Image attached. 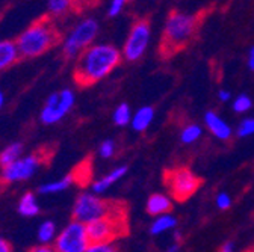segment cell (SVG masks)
Listing matches in <instances>:
<instances>
[{
	"label": "cell",
	"instance_id": "cell-29",
	"mask_svg": "<svg viewBox=\"0 0 254 252\" xmlns=\"http://www.w3.org/2000/svg\"><path fill=\"white\" fill-rule=\"evenodd\" d=\"M100 0H73V9L74 12H83L86 9H91L97 5Z\"/></svg>",
	"mask_w": 254,
	"mask_h": 252
},
{
	"label": "cell",
	"instance_id": "cell-7",
	"mask_svg": "<svg viewBox=\"0 0 254 252\" xmlns=\"http://www.w3.org/2000/svg\"><path fill=\"white\" fill-rule=\"evenodd\" d=\"M164 183L173 200L183 202L198 191L201 178L188 168H173L164 172Z\"/></svg>",
	"mask_w": 254,
	"mask_h": 252
},
{
	"label": "cell",
	"instance_id": "cell-1",
	"mask_svg": "<svg viewBox=\"0 0 254 252\" xmlns=\"http://www.w3.org/2000/svg\"><path fill=\"white\" fill-rule=\"evenodd\" d=\"M121 62V53L111 44H92L76 60L73 79L77 86L88 88L103 80Z\"/></svg>",
	"mask_w": 254,
	"mask_h": 252
},
{
	"label": "cell",
	"instance_id": "cell-6",
	"mask_svg": "<svg viewBox=\"0 0 254 252\" xmlns=\"http://www.w3.org/2000/svg\"><path fill=\"white\" fill-rule=\"evenodd\" d=\"M97 34H99V23L94 18H83L70 30L68 35L64 38V43H62L64 59H67V60L77 59V56L83 50L92 46Z\"/></svg>",
	"mask_w": 254,
	"mask_h": 252
},
{
	"label": "cell",
	"instance_id": "cell-32",
	"mask_svg": "<svg viewBox=\"0 0 254 252\" xmlns=\"http://www.w3.org/2000/svg\"><path fill=\"white\" fill-rule=\"evenodd\" d=\"M79 171H80V169H79V168H76V171L73 172V175H74V181H80V184H83V181L86 183V180H85L83 177H82V178H79ZM82 175H85L86 178H89V175H91V168H88L85 172H82Z\"/></svg>",
	"mask_w": 254,
	"mask_h": 252
},
{
	"label": "cell",
	"instance_id": "cell-30",
	"mask_svg": "<svg viewBox=\"0 0 254 252\" xmlns=\"http://www.w3.org/2000/svg\"><path fill=\"white\" fill-rule=\"evenodd\" d=\"M129 2V0H111V5H109V9H108V15L109 17H117L123 8L126 6V3Z\"/></svg>",
	"mask_w": 254,
	"mask_h": 252
},
{
	"label": "cell",
	"instance_id": "cell-20",
	"mask_svg": "<svg viewBox=\"0 0 254 252\" xmlns=\"http://www.w3.org/2000/svg\"><path fill=\"white\" fill-rule=\"evenodd\" d=\"M58 236V228H56V224L52 222V220H44V222L40 225L38 228V242L43 243V245H50L55 242Z\"/></svg>",
	"mask_w": 254,
	"mask_h": 252
},
{
	"label": "cell",
	"instance_id": "cell-8",
	"mask_svg": "<svg viewBox=\"0 0 254 252\" xmlns=\"http://www.w3.org/2000/svg\"><path fill=\"white\" fill-rule=\"evenodd\" d=\"M49 157H50L49 148H41L35 152L23 157V159L20 157V159H17L11 165L2 168L0 178H2L3 183L26 181L38 171V168L49 159Z\"/></svg>",
	"mask_w": 254,
	"mask_h": 252
},
{
	"label": "cell",
	"instance_id": "cell-27",
	"mask_svg": "<svg viewBox=\"0 0 254 252\" xmlns=\"http://www.w3.org/2000/svg\"><path fill=\"white\" fill-rule=\"evenodd\" d=\"M115 142L112 139H108L105 142H102V145L99 147V154L103 159H111V157L115 154Z\"/></svg>",
	"mask_w": 254,
	"mask_h": 252
},
{
	"label": "cell",
	"instance_id": "cell-40",
	"mask_svg": "<svg viewBox=\"0 0 254 252\" xmlns=\"http://www.w3.org/2000/svg\"><path fill=\"white\" fill-rule=\"evenodd\" d=\"M250 252H254V249H251V251H250Z\"/></svg>",
	"mask_w": 254,
	"mask_h": 252
},
{
	"label": "cell",
	"instance_id": "cell-3",
	"mask_svg": "<svg viewBox=\"0 0 254 252\" xmlns=\"http://www.w3.org/2000/svg\"><path fill=\"white\" fill-rule=\"evenodd\" d=\"M198 15H190L180 11H173L164 26L161 40V54L164 57L173 56L183 50L192 41L198 29Z\"/></svg>",
	"mask_w": 254,
	"mask_h": 252
},
{
	"label": "cell",
	"instance_id": "cell-12",
	"mask_svg": "<svg viewBox=\"0 0 254 252\" xmlns=\"http://www.w3.org/2000/svg\"><path fill=\"white\" fill-rule=\"evenodd\" d=\"M204 122H206L207 130L219 141H229L232 138V127L226 122V119L221 118L216 112L213 110L206 112Z\"/></svg>",
	"mask_w": 254,
	"mask_h": 252
},
{
	"label": "cell",
	"instance_id": "cell-39",
	"mask_svg": "<svg viewBox=\"0 0 254 252\" xmlns=\"http://www.w3.org/2000/svg\"><path fill=\"white\" fill-rule=\"evenodd\" d=\"M177 249H179V246H173L171 249H168V252H177Z\"/></svg>",
	"mask_w": 254,
	"mask_h": 252
},
{
	"label": "cell",
	"instance_id": "cell-21",
	"mask_svg": "<svg viewBox=\"0 0 254 252\" xmlns=\"http://www.w3.org/2000/svg\"><path fill=\"white\" fill-rule=\"evenodd\" d=\"M49 15L52 17H64L73 9V0H47Z\"/></svg>",
	"mask_w": 254,
	"mask_h": 252
},
{
	"label": "cell",
	"instance_id": "cell-19",
	"mask_svg": "<svg viewBox=\"0 0 254 252\" xmlns=\"http://www.w3.org/2000/svg\"><path fill=\"white\" fill-rule=\"evenodd\" d=\"M21 152H23V145L20 142L9 144L2 152H0V166L5 168V166L11 165L12 162H15L17 159H20Z\"/></svg>",
	"mask_w": 254,
	"mask_h": 252
},
{
	"label": "cell",
	"instance_id": "cell-5",
	"mask_svg": "<svg viewBox=\"0 0 254 252\" xmlns=\"http://www.w3.org/2000/svg\"><path fill=\"white\" fill-rule=\"evenodd\" d=\"M86 231L91 243H112L129 233L127 211L109 214L86 224Z\"/></svg>",
	"mask_w": 254,
	"mask_h": 252
},
{
	"label": "cell",
	"instance_id": "cell-41",
	"mask_svg": "<svg viewBox=\"0 0 254 252\" xmlns=\"http://www.w3.org/2000/svg\"><path fill=\"white\" fill-rule=\"evenodd\" d=\"M129 2H130V0H129Z\"/></svg>",
	"mask_w": 254,
	"mask_h": 252
},
{
	"label": "cell",
	"instance_id": "cell-11",
	"mask_svg": "<svg viewBox=\"0 0 254 252\" xmlns=\"http://www.w3.org/2000/svg\"><path fill=\"white\" fill-rule=\"evenodd\" d=\"M74 106V92L70 89H62L53 92L46 100V104L41 109V122L46 125H52L65 118L67 113Z\"/></svg>",
	"mask_w": 254,
	"mask_h": 252
},
{
	"label": "cell",
	"instance_id": "cell-14",
	"mask_svg": "<svg viewBox=\"0 0 254 252\" xmlns=\"http://www.w3.org/2000/svg\"><path fill=\"white\" fill-rule=\"evenodd\" d=\"M153 118H154V109L151 106H142L135 112V115L130 121V125L135 132L142 133L151 125Z\"/></svg>",
	"mask_w": 254,
	"mask_h": 252
},
{
	"label": "cell",
	"instance_id": "cell-23",
	"mask_svg": "<svg viewBox=\"0 0 254 252\" xmlns=\"http://www.w3.org/2000/svg\"><path fill=\"white\" fill-rule=\"evenodd\" d=\"M114 122L118 125V127H124V125L127 124H130L132 121V110L129 107V104H126V103H121L115 107L114 110Z\"/></svg>",
	"mask_w": 254,
	"mask_h": 252
},
{
	"label": "cell",
	"instance_id": "cell-16",
	"mask_svg": "<svg viewBox=\"0 0 254 252\" xmlns=\"http://www.w3.org/2000/svg\"><path fill=\"white\" fill-rule=\"evenodd\" d=\"M126 172H127V166H118V168H115L108 175H105L103 178H100L99 181H95L92 184V192L94 194H103L105 191H108V189L114 183H117L121 177H124Z\"/></svg>",
	"mask_w": 254,
	"mask_h": 252
},
{
	"label": "cell",
	"instance_id": "cell-31",
	"mask_svg": "<svg viewBox=\"0 0 254 252\" xmlns=\"http://www.w3.org/2000/svg\"><path fill=\"white\" fill-rule=\"evenodd\" d=\"M216 204H218V207H219V208L226 210V208H229V207H230L232 200H230V197H229L227 194H219V195H218V198H216Z\"/></svg>",
	"mask_w": 254,
	"mask_h": 252
},
{
	"label": "cell",
	"instance_id": "cell-33",
	"mask_svg": "<svg viewBox=\"0 0 254 252\" xmlns=\"http://www.w3.org/2000/svg\"><path fill=\"white\" fill-rule=\"evenodd\" d=\"M218 99L221 100V101H230V99H232V92L230 91H227V89H219L218 91Z\"/></svg>",
	"mask_w": 254,
	"mask_h": 252
},
{
	"label": "cell",
	"instance_id": "cell-36",
	"mask_svg": "<svg viewBox=\"0 0 254 252\" xmlns=\"http://www.w3.org/2000/svg\"><path fill=\"white\" fill-rule=\"evenodd\" d=\"M248 68L251 71H254V46L248 51Z\"/></svg>",
	"mask_w": 254,
	"mask_h": 252
},
{
	"label": "cell",
	"instance_id": "cell-24",
	"mask_svg": "<svg viewBox=\"0 0 254 252\" xmlns=\"http://www.w3.org/2000/svg\"><path fill=\"white\" fill-rule=\"evenodd\" d=\"M176 227V219L173 216H161L154 220V224L151 225V234H159L162 231H167L170 228Z\"/></svg>",
	"mask_w": 254,
	"mask_h": 252
},
{
	"label": "cell",
	"instance_id": "cell-28",
	"mask_svg": "<svg viewBox=\"0 0 254 252\" xmlns=\"http://www.w3.org/2000/svg\"><path fill=\"white\" fill-rule=\"evenodd\" d=\"M85 252H118V249L112 243H89Z\"/></svg>",
	"mask_w": 254,
	"mask_h": 252
},
{
	"label": "cell",
	"instance_id": "cell-25",
	"mask_svg": "<svg viewBox=\"0 0 254 252\" xmlns=\"http://www.w3.org/2000/svg\"><path fill=\"white\" fill-rule=\"evenodd\" d=\"M253 107V100L250 99V96L247 94H241L233 100V110L236 113H245Z\"/></svg>",
	"mask_w": 254,
	"mask_h": 252
},
{
	"label": "cell",
	"instance_id": "cell-9",
	"mask_svg": "<svg viewBox=\"0 0 254 252\" xmlns=\"http://www.w3.org/2000/svg\"><path fill=\"white\" fill-rule=\"evenodd\" d=\"M151 38V24L147 18L136 20L132 27L130 32L127 35V40L124 43L123 49V57L129 62H136L139 60L144 53L147 51V47L150 44Z\"/></svg>",
	"mask_w": 254,
	"mask_h": 252
},
{
	"label": "cell",
	"instance_id": "cell-37",
	"mask_svg": "<svg viewBox=\"0 0 254 252\" xmlns=\"http://www.w3.org/2000/svg\"><path fill=\"white\" fill-rule=\"evenodd\" d=\"M233 251V245L232 243H226L224 246H222L221 252H232Z\"/></svg>",
	"mask_w": 254,
	"mask_h": 252
},
{
	"label": "cell",
	"instance_id": "cell-38",
	"mask_svg": "<svg viewBox=\"0 0 254 252\" xmlns=\"http://www.w3.org/2000/svg\"><path fill=\"white\" fill-rule=\"evenodd\" d=\"M3 101H5V99H3V92L0 91V109H2V106H3Z\"/></svg>",
	"mask_w": 254,
	"mask_h": 252
},
{
	"label": "cell",
	"instance_id": "cell-26",
	"mask_svg": "<svg viewBox=\"0 0 254 252\" xmlns=\"http://www.w3.org/2000/svg\"><path fill=\"white\" fill-rule=\"evenodd\" d=\"M236 135L239 138H248L254 135V118H245L239 122Z\"/></svg>",
	"mask_w": 254,
	"mask_h": 252
},
{
	"label": "cell",
	"instance_id": "cell-10",
	"mask_svg": "<svg viewBox=\"0 0 254 252\" xmlns=\"http://www.w3.org/2000/svg\"><path fill=\"white\" fill-rule=\"evenodd\" d=\"M89 243L86 225L76 219L61 230L53 242L56 252H85Z\"/></svg>",
	"mask_w": 254,
	"mask_h": 252
},
{
	"label": "cell",
	"instance_id": "cell-34",
	"mask_svg": "<svg viewBox=\"0 0 254 252\" xmlns=\"http://www.w3.org/2000/svg\"><path fill=\"white\" fill-rule=\"evenodd\" d=\"M29 252H56V251H55V248H52L50 245H40V246L32 248Z\"/></svg>",
	"mask_w": 254,
	"mask_h": 252
},
{
	"label": "cell",
	"instance_id": "cell-35",
	"mask_svg": "<svg viewBox=\"0 0 254 252\" xmlns=\"http://www.w3.org/2000/svg\"><path fill=\"white\" fill-rule=\"evenodd\" d=\"M0 252H12V248L8 240L0 237Z\"/></svg>",
	"mask_w": 254,
	"mask_h": 252
},
{
	"label": "cell",
	"instance_id": "cell-2",
	"mask_svg": "<svg viewBox=\"0 0 254 252\" xmlns=\"http://www.w3.org/2000/svg\"><path fill=\"white\" fill-rule=\"evenodd\" d=\"M62 40L61 30L58 29L52 15H43L32 23L24 32L15 40L21 57L32 59L44 54L55 49Z\"/></svg>",
	"mask_w": 254,
	"mask_h": 252
},
{
	"label": "cell",
	"instance_id": "cell-18",
	"mask_svg": "<svg viewBox=\"0 0 254 252\" xmlns=\"http://www.w3.org/2000/svg\"><path fill=\"white\" fill-rule=\"evenodd\" d=\"M18 213L24 217H34L40 213V204L34 194H24L18 201Z\"/></svg>",
	"mask_w": 254,
	"mask_h": 252
},
{
	"label": "cell",
	"instance_id": "cell-13",
	"mask_svg": "<svg viewBox=\"0 0 254 252\" xmlns=\"http://www.w3.org/2000/svg\"><path fill=\"white\" fill-rule=\"evenodd\" d=\"M21 54L15 41L3 40L0 41V73L11 68L20 60Z\"/></svg>",
	"mask_w": 254,
	"mask_h": 252
},
{
	"label": "cell",
	"instance_id": "cell-17",
	"mask_svg": "<svg viewBox=\"0 0 254 252\" xmlns=\"http://www.w3.org/2000/svg\"><path fill=\"white\" fill-rule=\"evenodd\" d=\"M73 183H74V175L73 174H68V175H64L62 178H58L55 181L41 184L38 187V192L41 195H53V194L65 191V189H68Z\"/></svg>",
	"mask_w": 254,
	"mask_h": 252
},
{
	"label": "cell",
	"instance_id": "cell-22",
	"mask_svg": "<svg viewBox=\"0 0 254 252\" xmlns=\"http://www.w3.org/2000/svg\"><path fill=\"white\" fill-rule=\"evenodd\" d=\"M203 135V129L198 124H188L180 132V141L183 144H194Z\"/></svg>",
	"mask_w": 254,
	"mask_h": 252
},
{
	"label": "cell",
	"instance_id": "cell-4",
	"mask_svg": "<svg viewBox=\"0 0 254 252\" xmlns=\"http://www.w3.org/2000/svg\"><path fill=\"white\" fill-rule=\"evenodd\" d=\"M121 211H127L123 201H108L92 194H80L73 207V217L86 225L92 220Z\"/></svg>",
	"mask_w": 254,
	"mask_h": 252
},
{
	"label": "cell",
	"instance_id": "cell-15",
	"mask_svg": "<svg viewBox=\"0 0 254 252\" xmlns=\"http://www.w3.org/2000/svg\"><path fill=\"white\" fill-rule=\"evenodd\" d=\"M171 208H173L171 200L162 194H153L147 201V213L151 216L168 213V211H171Z\"/></svg>",
	"mask_w": 254,
	"mask_h": 252
}]
</instances>
